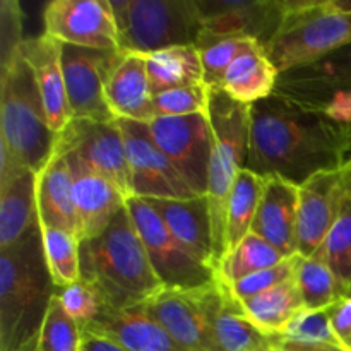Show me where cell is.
<instances>
[{
    "label": "cell",
    "mask_w": 351,
    "mask_h": 351,
    "mask_svg": "<svg viewBox=\"0 0 351 351\" xmlns=\"http://www.w3.org/2000/svg\"><path fill=\"white\" fill-rule=\"evenodd\" d=\"M348 146V127L276 93L250 106L245 168L263 177L302 185L315 173L341 170Z\"/></svg>",
    "instance_id": "cell-1"
},
{
    "label": "cell",
    "mask_w": 351,
    "mask_h": 351,
    "mask_svg": "<svg viewBox=\"0 0 351 351\" xmlns=\"http://www.w3.org/2000/svg\"><path fill=\"white\" fill-rule=\"evenodd\" d=\"M55 291L41 226L0 250V351H38Z\"/></svg>",
    "instance_id": "cell-2"
},
{
    "label": "cell",
    "mask_w": 351,
    "mask_h": 351,
    "mask_svg": "<svg viewBox=\"0 0 351 351\" xmlns=\"http://www.w3.org/2000/svg\"><path fill=\"white\" fill-rule=\"evenodd\" d=\"M81 280L98 290L110 311L139 307L165 288L125 208L101 235L81 240Z\"/></svg>",
    "instance_id": "cell-3"
},
{
    "label": "cell",
    "mask_w": 351,
    "mask_h": 351,
    "mask_svg": "<svg viewBox=\"0 0 351 351\" xmlns=\"http://www.w3.org/2000/svg\"><path fill=\"white\" fill-rule=\"evenodd\" d=\"M250 106L230 98L221 88H209L208 117L213 129V154L206 199L213 226L215 263L226 254V209L230 192L245 168L249 153Z\"/></svg>",
    "instance_id": "cell-4"
},
{
    "label": "cell",
    "mask_w": 351,
    "mask_h": 351,
    "mask_svg": "<svg viewBox=\"0 0 351 351\" xmlns=\"http://www.w3.org/2000/svg\"><path fill=\"white\" fill-rule=\"evenodd\" d=\"M0 139L36 175L53 156L57 143L33 69L21 50L0 71Z\"/></svg>",
    "instance_id": "cell-5"
},
{
    "label": "cell",
    "mask_w": 351,
    "mask_h": 351,
    "mask_svg": "<svg viewBox=\"0 0 351 351\" xmlns=\"http://www.w3.org/2000/svg\"><path fill=\"white\" fill-rule=\"evenodd\" d=\"M351 43V12L335 0H285L283 19L266 53L280 74L317 62Z\"/></svg>",
    "instance_id": "cell-6"
},
{
    "label": "cell",
    "mask_w": 351,
    "mask_h": 351,
    "mask_svg": "<svg viewBox=\"0 0 351 351\" xmlns=\"http://www.w3.org/2000/svg\"><path fill=\"white\" fill-rule=\"evenodd\" d=\"M119 50L147 55L178 45H195L201 14L195 0H110Z\"/></svg>",
    "instance_id": "cell-7"
},
{
    "label": "cell",
    "mask_w": 351,
    "mask_h": 351,
    "mask_svg": "<svg viewBox=\"0 0 351 351\" xmlns=\"http://www.w3.org/2000/svg\"><path fill=\"white\" fill-rule=\"evenodd\" d=\"M125 209L146 247L151 266L165 288L191 290L215 281V269L202 264L175 239L146 199L132 195L125 201Z\"/></svg>",
    "instance_id": "cell-8"
},
{
    "label": "cell",
    "mask_w": 351,
    "mask_h": 351,
    "mask_svg": "<svg viewBox=\"0 0 351 351\" xmlns=\"http://www.w3.org/2000/svg\"><path fill=\"white\" fill-rule=\"evenodd\" d=\"M55 151L74 156L89 170L108 178L127 199L134 195L129 158L117 120L93 122L72 119L67 129L57 136Z\"/></svg>",
    "instance_id": "cell-9"
},
{
    "label": "cell",
    "mask_w": 351,
    "mask_h": 351,
    "mask_svg": "<svg viewBox=\"0 0 351 351\" xmlns=\"http://www.w3.org/2000/svg\"><path fill=\"white\" fill-rule=\"evenodd\" d=\"M122 57L120 50H95L62 45V69L72 119L93 122L117 120L106 103L105 89L113 69Z\"/></svg>",
    "instance_id": "cell-10"
},
{
    "label": "cell",
    "mask_w": 351,
    "mask_h": 351,
    "mask_svg": "<svg viewBox=\"0 0 351 351\" xmlns=\"http://www.w3.org/2000/svg\"><path fill=\"white\" fill-rule=\"evenodd\" d=\"M154 143L197 195H206L213 154V129L208 113L158 117L147 123Z\"/></svg>",
    "instance_id": "cell-11"
},
{
    "label": "cell",
    "mask_w": 351,
    "mask_h": 351,
    "mask_svg": "<svg viewBox=\"0 0 351 351\" xmlns=\"http://www.w3.org/2000/svg\"><path fill=\"white\" fill-rule=\"evenodd\" d=\"M201 34L195 47L226 38H252L267 47L283 19L285 0H195Z\"/></svg>",
    "instance_id": "cell-12"
},
{
    "label": "cell",
    "mask_w": 351,
    "mask_h": 351,
    "mask_svg": "<svg viewBox=\"0 0 351 351\" xmlns=\"http://www.w3.org/2000/svg\"><path fill=\"white\" fill-rule=\"evenodd\" d=\"M122 130L129 158L130 177L136 197L194 199L201 197L184 180L167 154L158 147L147 123L117 120Z\"/></svg>",
    "instance_id": "cell-13"
},
{
    "label": "cell",
    "mask_w": 351,
    "mask_h": 351,
    "mask_svg": "<svg viewBox=\"0 0 351 351\" xmlns=\"http://www.w3.org/2000/svg\"><path fill=\"white\" fill-rule=\"evenodd\" d=\"M47 36L72 47L119 50V29L110 0H51L45 5Z\"/></svg>",
    "instance_id": "cell-14"
},
{
    "label": "cell",
    "mask_w": 351,
    "mask_h": 351,
    "mask_svg": "<svg viewBox=\"0 0 351 351\" xmlns=\"http://www.w3.org/2000/svg\"><path fill=\"white\" fill-rule=\"evenodd\" d=\"M348 194L343 170L321 171L300 185L298 254L302 257H312L321 249L338 221Z\"/></svg>",
    "instance_id": "cell-15"
},
{
    "label": "cell",
    "mask_w": 351,
    "mask_h": 351,
    "mask_svg": "<svg viewBox=\"0 0 351 351\" xmlns=\"http://www.w3.org/2000/svg\"><path fill=\"white\" fill-rule=\"evenodd\" d=\"M208 285L191 290L163 288L143 305L144 311L187 351H216L206 305Z\"/></svg>",
    "instance_id": "cell-16"
},
{
    "label": "cell",
    "mask_w": 351,
    "mask_h": 351,
    "mask_svg": "<svg viewBox=\"0 0 351 351\" xmlns=\"http://www.w3.org/2000/svg\"><path fill=\"white\" fill-rule=\"evenodd\" d=\"M351 88V43L317 62L280 74L276 95L322 112L336 91Z\"/></svg>",
    "instance_id": "cell-17"
},
{
    "label": "cell",
    "mask_w": 351,
    "mask_h": 351,
    "mask_svg": "<svg viewBox=\"0 0 351 351\" xmlns=\"http://www.w3.org/2000/svg\"><path fill=\"white\" fill-rule=\"evenodd\" d=\"M206 305L216 351L274 348L276 339L261 332L247 319L245 311L239 298L233 295L232 288L218 276L206 287Z\"/></svg>",
    "instance_id": "cell-18"
},
{
    "label": "cell",
    "mask_w": 351,
    "mask_h": 351,
    "mask_svg": "<svg viewBox=\"0 0 351 351\" xmlns=\"http://www.w3.org/2000/svg\"><path fill=\"white\" fill-rule=\"evenodd\" d=\"M21 53L33 69L38 91L47 112L48 125L58 136L72 122L62 69V43L43 33L40 36L26 38L21 47Z\"/></svg>",
    "instance_id": "cell-19"
},
{
    "label": "cell",
    "mask_w": 351,
    "mask_h": 351,
    "mask_svg": "<svg viewBox=\"0 0 351 351\" xmlns=\"http://www.w3.org/2000/svg\"><path fill=\"white\" fill-rule=\"evenodd\" d=\"M298 191L300 185L281 177H266L252 230L285 257L298 254Z\"/></svg>",
    "instance_id": "cell-20"
},
{
    "label": "cell",
    "mask_w": 351,
    "mask_h": 351,
    "mask_svg": "<svg viewBox=\"0 0 351 351\" xmlns=\"http://www.w3.org/2000/svg\"><path fill=\"white\" fill-rule=\"evenodd\" d=\"M62 154V153H60ZM74 175V199L81 240L101 235L115 216L125 208L127 197L108 178L95 173L88 167L64 154Z\"/></svg>",
    "instance_id": "cell-21"
},
{
    "label": "cell",
    "mask_w": 351,
    "mask_h": 351,
    "mask_svg": "<svg viewBox=\"0 0 351 351\" xmlns=\"http://www.w3.org/2000/svg\"><path fill=\"white\" fill-rule=\"evenodd\" d=\"M175 239L202 264L215 269V247L209 204L206 195L194 199H146Z\"/></svg>",
    "instance_id": "cell-22"
},
{
    "label": "cell",
    "mask_w": 351,
    "mask_h": 351,
    "mask_svg": "<svg viewBox=\"0 0 351 351\" xmlns=\"http://www.w3.org/2000/svg\"><path fill=\"white\" fill-rule=\"evenodd\" d=\"M105 95L117 120L151 123L156 119L154 93L147 77L144 55L123 53L106 82Z\"/></svg>",
    "instance_id": "cell-23"
},
{
    "label": "cell",
    "mask_w": 351,
    "mask_h": 351,
    "mask_svg": "<svg viewBox=\"0 0 351 351\" xmlns=\"http://www.w3.org/2000/svg\"><path fill=\"white\" fill-rule=\"evenodd\" d=\"M36 201L41 228L65 230L79 235L74 175L67 158L57 151H53V156L38 173Z\"/></svg>",
    "instance_id": "cell-24"
},
{
    "label": "cell",
    "mask_w": 351,
    "mask_h": 351,
    "mask_svg": "<svg viewBox=\"0 0 351 351\" xmlns=\"http://www.w3.org/2000/svg\"><path fill=\"white\" fill-rule=\"evenodd\" d=\"M82 332L105 336L129 351H187L144 311L143 305L127 311L106 308L101 317Z\"/></svg>",
    "instance_id": "cell-25"
},
{
    "label": "cell",
    "mask_w": 351,
    "mask_h": 351,
    "mask_svg": "<svg viewBox=\"0 0 351 351\" xmlns=\"http://www.w3.org/2000/svg\"><path fill=\"white\" fill-rule=\"evenodd\" d=\"M36 180L38 175L27 167L0 180V250L40 228Z\"/></svg>",
    "instance_id": "cell-26"
},
{
    "label": "cell",
    "mask_w": 351,
    "mask_h": 351,
    "mask_svg": "<svg viewBox=\"0 0 351 351\" xmlns=\"http://www.w3.org/2000/svg\"><path fill=\"white\" fill-rule=\"evenodd\" d=\"M280 71L267 57L266 48L249 51L237 58L223 77L221 89L243 105H254L274 95Z\"/></svg>",
    "instance_id": "cell-27"
},
{
    "label": "cell",
    "mask_w": 351,
    "mask_h": 351,
    "mask_svg": "<svg viewBox=\"0 0 351 351\" xmlns=\"http://www.w3.org/2000/svg\"><path fill=\"white\" fill-rule=\"evenodd\" d=\"M247 319L269 338H280L288 326L305 312L304 300L295 276L257 297L240 302Z\"/></svg>",
    "instance_id": "cell-28"
},
{
    "label": "cell",
    "mask_w": 351,
    "mask_h": 351,
    "mask_svg": "<svg viewBox=\"0 0 351 351\" xmlns=\"http://www.w3.org/2000/svg\"><path fill=\"white\" fill-rule=\"evenodd\" d=\"M144 57L154 95L168 89L206 84L201 53L195 45H178Z\"/></svg>",
    "instance_id": "cell-29"
},
{
    "label": "cell",
    "mask_w": 351,
    "mask_h": 351,
    "mask_svg": "<svg viewBox=\"0 0 351 351\" xmlns=\"http://www.w3.org/2000/svg\"><path fill=\"white\" fill-rule=\"evenodd\" d=\"M266 177L242 168L233 184L226 209V252L239 245L252 230Z\"/></svg>",
    "instance_id": "cell-30"
},
{
    "label": "cell",
    "mask_w": 351,
    "mask_h": 351,
    "mask_svg": "<svg viewBox=\"0 0 351 351\" xmlns=\"http://www.w3.org/2000/svg\"><path fill=\"white\" fill-rule=\"evenodd\" d=\"M305 311H326L335 307L351 291L343 287L331 267L321 257H302L295 273Z\"/></svg>",
    "instance_id": "cell-31"
},
{
    "label": "cell",
    "mask_w": 351,
    "mask_h": 351,
    "mask_svg": "<svg viewBox=\"0 0 351 351\" xmlns=\"http://www.w3.org/2000/svg\"><path fill=\"white\" fill-rule=\"evenodd\" d=\"M283 259L287 257L276 247L250 232L239 245L228 250L225 257L219 261L218 267H216V276L225 281L226 285H233L250 274L276 266Z\"/></svg>",
    "instance_id": "cell-32"
},
{
    "label": "cell",
    "mask_w": 351,
    "mask_h": 351,
    "mask_svg": "<svg viewBox=\"0 0 351 351\" xmlns=\"http://www.w3.org/2000/svg\"><path fill=\"white\" fill-rule=\"evenodd\" d=\"M47 266L55 288L62 290L81 280V239L65 230L41 228Z\"/></svg>",
    "instance_id": "cell-33"
},
{
    "label": "cell",
    "mask_w": 351,
    "mask_h": 351,
    "mask_svg": "<svg viewBox=\"0 0 351 351\" xmlns=\"http://www.w3.org/2000/svg\"><path fill=\"white\" fill-rule=\"evenodd\" d=\"M264 48L252 38H226V40L213 41L206 47L199 48L204 69V82L208 88H221L223 77L230 65L242 55L249 51Z\"/></svg>",
    "instance_id": "cell-34"
},
{
    "label": "cell",
    "mask_w": 351,
    "mask_h": 351,
    "mask_svg": "<svg viewBox=\"0 0 351 351\" xmlns=\"http://www.w3.org/2000/svg\"><path fill=\"white\" fill-rule=\"evenodd\" d=\"M328 263L343 287L351 291V195L321 249L314 254Z\"/></svg>",
    "instance_id": "cell-35"
},
{
    "label": "cell",
    "mask_w": 351,
    "mask_h": 351,
    "mask_svg": "<svg viewBox=\"0 0 351 351\" xmlns=\"http://www.w3.org/2000/svg\"><path fill=\"white\" fill-rule=\"evenodd\" d=\"M82 331L77 322L65 312L55 291L40 335L38 351H81Z\"/></svg>",
    "instance_id": "cell-36"
},
{
    "label": "cell",
    "mask_w": 351,
    "mask_h": 351,
    "mask_svg": "<svg viewBox=\"0 0 351 351\" xmlns=\"http://www.w3.org/2000/svg\"><path fill=\"white\" fill-rule=\"evenodd\" d=\"M57 297L65 312L77 322L81 331L98 321L103 312L108 308L98 290L84 280L57 290Z\"/></svg>",
    "instance_id": "cell-37"
},
{
    "label": "cell",
    "mask_w": 351,
    "mask_h": 351,
    "mask_svg": "<svg viewBox=\"0 0 351 351\" xmlns=\"http://www.w3.org/2000/svg\"><path fill=\"white\" fill-rule=\"evenodd\" d=\"M209 88L206 84L168 89L154 95V113L158 117H187L208 113Z\"/></svg>",
    "instance_id": "cell-38"
},
{
    "label": "cell",
    "mask_w": 351,
    "mask_h": 351,
    "mask_svg": "<svg viewBox=\"0 0 351 351\" xmlns=\"http://www.w3.org/2000/svg\"><path fill=\"white\" fill-rule=\"evenodd\" d=\"M280 339L297 343H312V345H336L345 346L336 336L331 326V314L326 311H305L288 326ZM346 348V346H345Z\"/></svg>",
    "instance_id": "cell-39"
},
{
    "label": "cell",
    "mask_w": 351,
    "mask_h": 351,
    "mask_svg": "<svg viewBox=\"0 0 351 351\" xmlns=\"http://www.w3.org/2000/svg\"><path fill=\"white\" fill-rule=\"evenodd\" d=\"M300 259V254H295V256L287 257L281 263H278L276 266L267 267V269L259 271L256 274H250V276L243 278V280L237 281L233 285H228V287L232 288L233 295L240 302L249 300V298L257 297V295L264 293V291L271 290L274 287H280L285 281L291 280L295 276V273H297Z\"/></svg>",
    "instance_id": "cell-40"
},
{
    "label": "cell",
    "mask_w": 351,
    "mask_h": 351,
    "mask_svg": "<svg viewBox=\"0 0 351 351\" xmlns=\"http://www.w3.org/2000/svg\"><path fill=\"white\" fill-rule=\"evenodd\" d=\"M24 12L17 0L0 2V71L12 62L19 53L24 40L23 36Z\"/></svg>",
    "instance_id": "cell-41"
},
{
    "label": "cell",
    "mask_w": 351,
    "mask_h": 351,
    "mask_svg": "<svg viewBox=\"0 0 351 351\" xmlns=\"http://www.w3.org/2000/svg\"><path fill=\"white\" fill-rule=\"evenodd\" d=\"M331 314V326L332 331L336 332L343 345L350 350L351 346V295L343 298L339 304L329 308Z\"/></svg>",
    "instance_id": "cell-42"
},
{
    "label": "cell",
    "mask_w": 351,
    "mask_h": 351,
    "mask_svg": "<svg viewBox=\"0 0 351 351\" xmlns=\"http://www.w3.org/2000/svg\"><path fill=\"white\" fill-rule=\"evenodd\" d=\"M322 113L332 120V122L339 123V125H351V88L336 91L335 95L329 98L326 106L322 108Z\"/></svg>",
    "instance_id": "cell-43"
},
{
    "label": "cell",
    "mask_w": 351,
    "mask_h": 351,
    "mask_svg": "<svg viewBox=\"0 0 351 351\" xmlns=\"http://www.w3.org/2000/svg\"><path fill=\"white\" fill-rule=\"evenodd\" d=\"M81 351H129L119 345L113 339L105 336L93 335V332H82V348Z\"/></svg>",
    "instance_id": "cell-44"
},
{
    "label": "cell",
    "mask_w": 351,
    "mask_h": 351,
    "mask_svg": "<svg viewBox=\"0 0 351 351\" xmlns=\"http://www.w3.org/2000/svg\"><path fill=\"white\" fill-rule=\"evenodd\" d=\"M274 350L276 351H351L348 348H345V346L312 345V343H297V341H288V339H280V338H276Z\"/></svg>",
    "instance_id": "cell-45"
},
{
    "label": "cell",
    "mask_w": 351,
    "mask_h": 351,
    "mask_svg": "<svg viewBox=\"0 0 351 351\" xmlns=\"http://www.w3.org/2000/svg\"><path fill=\"white\" fill-rule=\"evenodd\" d=\"M335 5L343 12H351V0H335Z\"/></svg>",
    "instance_id": "cell-46"
},
{
    "label": "cell",
    "mask_w": 351,
    "mask_h": 351,
    "mask_svg": "<svg viewBox=\"0 0 351 351\" xmlns=\"http://www.w3.org/2000/svg\"><path fill=\"white\" fill-rule=\"evenodd\" d=\"M254 351H276L274 348H264V350H254Z\"/></svg>",
    "instance_id": "cell-47"
},
{
    "label": "cell",
    "mask_w": 351,
    "mask_h": 351,
    "mask_svg": "<svg viewBox=\"0 0 351 351\" xmlns=\"http://www.w3.org/2000/svg\"><path fill=\"white\" fill-rule=\"evenodd\" d=\"M350 350H351V346H350Z\"/></svg>",
    "instance_id": "cell-48"
}]
</instances>
